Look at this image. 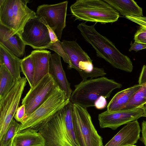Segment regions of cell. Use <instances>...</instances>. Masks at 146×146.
I'll return each mask as SVG.
<instances>
[{
    "instance_id": "cell-1",
    "label": "cell",
    "mask_w": 146,
    "mask_h": 146,
    "mask_svg": "<svg viewBox=\"0 0 146 146\" xmlns=\"http://www.w3.org/2000/svg\"><path fill=\"white\" fill-rule=\"evenodd\" d=\"M96 24L89 25L82 22L77 28L84 39L95 50L98 57L104 59L115 68L132 72L133 66L129 58L122 54L111 41L96 30Z\"/></svg>"
},
{
    "instance_id": "cell-2",
    "label": "cell",
    "mask_w": 146,
    "mask_h": 146,
    "mask_svg": "<svg viewBox=\"0 0 146 146\" xmlns=\"http://www.w3.org/2000/svg\"><path fill=\"white\" fill-rule=\"evenodd\" d=\"M72 103L70 101L40 130L44 146H79L74 131Z\"/></svg>"
},
{
    "instance_id": "cell-3",
    "label": "cell",
    "mask_w": 146,
    "mask_h": 146,
    "mask_svg": "<svg viewBox=\"0 0 146 146\" xmlns=\"http://www.w3.org/2000/svg\"><path fill=\"white\" fill-rule=\"evenodd\" d=\"M122 86L113 80L104 76L82 80L74 86L70 101L86 108L93 107L100 97L108 98L113 90Z\"/></svg>"
},
{
    "instance_id": "cell-4",
    "label": "cell",
    "mask_w": 146,
    "mask_h": 146,
    "mask_svg": "<svg viewBox=\"0 0 146 146\" xmlns=\"http://www.w3.org/2000/svg\"><path fill=\"white\" fill-rule=\"evenodd\" d=\"M70 102V99L57 86L45 102L20 123L18 133L27 129L39 131Z\"/></svg>"
},
{
    "instance_id": "cell-5",
    "label": "cell",
    "mask_w": 146,
    "mask_h": 146,
    "mask_svg": "<svg viewBox=\"0 0 146 146\" xmlns=\"http://www.w3.org/2000/svg\"><path fill=\"white\" fill-rule=\"evenodd\" d=\"M75 20L102 24L117 21L119 13L104 0H77L70 6Z\"/></svg>"
},
{
    "instance_id": "cell-6",
    "label": "cell",
    "mask_w": 146,
    "mask_h": 146,
    "mask_svg": "<svg viewBox=\"0 0 146 146\" xmlns=\"http://www.w3.org/2000/svg\"><path fill=\"white\" fill-rule=\"evenodd\" d=\"M74 131L79 146H103L86 108L72 103Z\"/></svg>"
},
{
    "instance_id": "cell-7",
    "label": "cell",
    "mask_w": 146,
    "mask_h": 146,
    "mask_svg": "<svg viewBox=\"0 0 146 146\" xmlns=\"http://www.w3.org/2000/svg\"><path fill=\"white\" fill-rule=\"evenodd\" d=\"M61 43L70 62L68 68L76 70L82 80L106 74L103 68L94 66L92 60L76 41L64 40Z\"/></svg>"
},
{
    "instance_id": "cell-8",
    "label": "cell",
    "mask_w": 146,
    "mask_h": 146,
    "mask_svg": "<svg viewBox=\"0 0 146 146\" xmlns=\"http://www.w3.org/2000/svg\"><path fill=\"white\" fill-rule=\"evenodd\" d=\"M27 80L22 77L4 98L0 101V140L6 133L19 108L20 101Z\"/></svg>"
},
{
    "instance_id": "cell-9",
    "label": "cell",
    "mask_w": 146,
    "mask_h": 146,
    "mask_svg": "<svg viewBox=\"0 0 146 146\" xmlns=\"http://www.w3.org/2000/svg\"><path fill=\"white\" fill-rule=\"evenodd\" d=\"M68 2L65 1L54 4H43L37 8V17L53 31L60 40L66 26V17Z\"/></svg>"
},
{
    "instance_id": "cell-10",
    "label": "cell",
    "mask_w": 146,
    "mask_h": 146,
    "mask_svg": "<svg viewBox=\"0 0 146 146\" xmlns=\"http://www.w3.org/2000/svg\"><path fill=\"white\" fill-rule=\"evenodd\" d=\"M57 86L48 74L36 86L30 88L22 100V105L25 107L26 117L45 102Z\"/></svg>"
},
{
    "instance_id": "cell-11",
    "label": "cell",
    "mask_w": 146,
    "mask_h": 146,
    "mask_svg": "<svg viewBox=\"0 0 146 146\" xmlns=\"http://www.w3.org/2000/svg\"><path fill=\"white\" fill-rule=\"evenodd\" d=\"M21 36L26 45L36 50L46 48L51 42L46 26L37 17L27 23Z\"/></svg>"
},
{
    "instance_id": "cell-12",
    "label": "cell",
    "mask_w": 146,
    "mask_h": 146,
    "mask_svg": "<svg viewBox=\"0 0 146 146\" xmlns=\"http://www.w3.org/2000/svg\"><path fill=\"white\" fill-rule=\"evenodd\" d=\"M143 106L132 110L114 112L106 110L102 112L98 116L100 127L102 128H109L115 130L121 125L137 120L143 117Z\"/></svg>"
},
{
    "instance_id": "cell-13",
    "label": "cell",
    "mask_w": 146,
    "mask_h": 146,
    "mask_svg": "<svg viewBox=\"0 0 146 146\" xmlns=\"http://www.w3.org/2000/svg\"><path fill=\"white\" fill-rule=\"evenodd\" d=\"M141 131L137 120L124 126L104 146H128L136 143Z\"/></svg>"
},
{
    "instance_id": "cell-14",
    "label": "cell",
    "mask_w": 146,
    "mask_h": 146,
    "mask_svg": "<svg viewBox=\"0 0 146 146\" xmlns=\"http://www.w3.org/2000/svg\"><path fill=\"white\" fill-rule=\"evenodd\" d=\"M29 1L28 0H13L15 32L21 36L27 23L37 17L36 13L27 6Z\"/></svg>"
},
{
    "instance_id": "cell-15",
    "label": "cell",
    "mask_w": 146,
    "mask_h": 146,
    "mask_svg": "<svg viewBox=\"0 0 146 146\" xmlns=\"http://www.w3.org/2000/svg\"><path fill=\"white\" fill-rule=\"evenodd\" d=\"M61 56L56 53L51 54L49 60L48 74L57 85L70 99L72 91L66 77L61 60Z\"/></svg>"
},
{
    "instance_id": "cell-16",
    "label": "cell",
    "mask_w": 146,
    "mask_h": 146,
    "mask_svg": "<svg viewBox=\"0 0 146 146\" xmlns=\"http://www.w3.org/2000/svg\"><path fill=\"white\" fill-rule=\"evenodd\" d=\"M0 43L19 58L24 56L26 45L21 36L1 24Z\"/></svg>"
},
{
    "instance_id": "cell-17",
    "label": "cell",
    "mask_w": 146,
    "mask_h": 146,
    "mask_svg": "<svg viewBox=\"0 0 146 146\" xmlns=\"http://www.w3.org/2000/svg\"><path fill=\"white\" fill-rule=\"evenodd\" d=\"M51 52L45 50H35L30 54L35 70L33 87L48 74Z\"/></svg>"
},
{
    "instance_id": "cell-18",
    "label": "cell",
    "mask_w": 146,
    "mask_h": 146,
    "mask_svg": "<svg viewBox=\"0 0 146 146\" xmlns=\"http://www.w3.org/2000/svg\"><path fill=\"white\" fill-rule=\"evenodd\" d=\"M45 141L41 133L27 129L17 133L12 141V146H44Z\"/></svg>"
},
{
    "instance_id": "cell-19",
    "label": "cell",
    "mask_w": 146,
    "mask_h": 146,
    "mask_svg": "<svg viewBox=\"0 0 146 146\" xmlns=\"http://www.w3.org/2000/svg\"><path fill=\"white\" fill-rule=\"evenodd\" d=\"M141 86L139 84L135 85L117 93L107 105V111L114 112L122 110Z\"/></svg>"
},
{
    "instance_id": "cell-20",
    "label": "cell",
    "mask_w": 146,
    "mask_h": 146,
    "mask_svg": "<svg viewBox=\"0 0 146 146\" xmlns=\"http://www.w3.org/2000/svg\"><path fill=\"white\" fill-rule=\"evenodd\" d=\"M123 16L143 17V10L133 0H104Z\"/></svg>"
},
{
    "instance_id": "cell-21",
    "label": "cell",
    "mask_w": 146,
    "mask_h": 146,
    "mask_svg": "<svg viewBox=\"0 0 146 146\" xmlns=\"http://www.w3.org/2000/svg\"><path fill=\"white\" fill-rule=\"evenodd\" d=\"M21 60L0 43V63L5 65L16 81L21 78Z\"/></svg>"
},
{
    "instance_id": "cell-22",
    "label": "cell",
    "mask_w": 146,
    "mask_h": 146,
    "mask_svg": "<svg viewBox=\"0 0 146 146\" xmlns=\"http://www.w3.org/2000/svg\"><path fill=\"white\" fill-rule=\"evenodd\" d=\"M16 81L5 65L0 63V101L6 96Z\"/></svg>"
},
{
    "instance_id": "cell-23",
    "label": "cell",
    "mask_w": 146,
    "mask_h": 146,
    "mask_svg": "<svg viewBox=\"0 0 146 146\" xmlns=\"http://www.w3.org/2000/svg\"><path fill=\"white\" fill-rule=\"evenodd\" d=\"M0 24L15 32L13 0H0Z\"/></svg>"
},
{
    "instance_id": "cell-24",
    "label": "cell",
    "mask_w": 146,
    "mask_h": 146,
    "mask_svg": "<svg viewBox=\"0 0 146 146\" xmlns=\"http://www.w3.org/2000/svg\"><path fill=\"white\" fill-rule=\"evenodd\" d=\"M146 102V83L141 85L121 111L132 110L143 106Z\"/></svg>"
},
{
    "instance_id": "cell-25",
    "label": "cell",
    "mask_w": 146,
    "mask_h": 146,
    "mask_svg": "<svg viewBox=\"0 0 146 146\" xmlns=\"http://www.w3.org/2000/svg\"><path fill=\"white\" fill-rule=\"evenodd\" d=\"M21 69L28 81L30 88H33L35 70L30 54L21 60Z\"/></svg>"
},
{
    "instance_id": "cell-26",
    "label": "cell",
    "mask_w": 146,
    "mask_h": 146,
    "mask_svg": "<svg viewBox=\"0 0 146 146\" xmlns=\"http://www.w3.org/2000/svg\"><path fill=\"white\" fill-rule=\"evenodd\" d=\"M20 125L14 118L1 139L0 140V146H8L11 143L16 134L18 133Z\"/></svg>"
},
{
    "instance_id": "cell-27",
    "label": "cell",
    "mask_w": 146,
    "mask_h": 146,
    "mask_svg": "<svg viewBox=\"0 0 146 146\" xmlns=\"http://www.w3.org/2000/svg\"><path fill=\"white\" fill-rule=\"evenodd\" d=\"M46 48L52 50L55 53L58 54L62 57L64 62L68 64V66L70 65L69 58L63 48L61 42L58 40L56 42L50 43Z\"/></svg>"
},
{
    "instance_id": "cell-28",
    "label": "cell",
    "mask_w": 146,
    "mask_h": 146,
    "mask_svg": "<svg viewBox=\"0 0 146 146\" xmlns=\"http://www.w3.org/2000/svg\"><path fill=\"white\" fill-rule=\"evenodd\" d=\"M26 117L25 107L22 104L17 109L14 118L17 121L21 123Z\"/></svg>"
},
{
    "instance_id": "cell-29",
    "label": "cell",
    "mask_w": 146,
    "mask_h": 146,
    "mask_svg": "<svg viewBox=\"0 0 146 146\" xmlns=\"http://www.w3.org/2000/svg\"><path fill=\"white\" fill-rule=\"evenodd\" d=\"M134 39L137 42L146 39V28L140 26L135 34Z\"/></svg>"
},
{
    "instance_id": "cell-30",
    "label": "cell",
    "mask_w": 146,
    "mask_h": 146,
    "mask_svg": "<svg viewBox=\"0 0 146 146\" xmlns=\"http://www.w3.org/2000/svg\"><path fill=\"white\" fill-rule=\"evenodd\" d=\"M106 99L103 96H100L95 102L94 106L96 108L99 110L104 108L107 105Z\"/></svg>"
},
{
    "instance_id": "cell-31",
    "label": "cell",
    "mask_w": 146,
    "mask_h": 146,
    "mask_svg": "<svg viewBox=\"0 0 146 146\" xmlns=\"http://www.w3.org/2000/svg\"><path fill=\"white\" fill-rule=\"evenodd\" d=\"M131 46L129 51H135L137 52L143 49L146 48V44L135 41L133 43L131 42L130 44Z\"/></svg>"
},
{
    "instance_id": "cell-32",
    "label": "cell",
    "mask_w": 146,
    "mask_h": 146,
    "mask_svg": "<svg viewBox=\"0 0 146 146\" xmlns=\"http://www.w3.org/2000/svg\"><path fill=\"white\" fill-rule=\"evenodd\" d=\"M138 82L141 85L146 83V65H143L142 68Z\"/></svg>"
},
{
    "instance_id": "cell-33",
    "label": "cell",
    "mask_w": 146,
    "mask_h": 146,
    "mask_svg": "<svg viewBox=\"0 0 146 146\" xmlns=\"http://www.w3.org/2000/svg\"><path fill=\"white\" fill-rule=\"evenodd\" d=\"M142 136L140 140L146 146V121H143L141 124Z\"/></svg>"
},
{
    "instance_id": "cell-34",
    "label": "cell",
    "mask_w": 146,
    "mask_h": 146,
    "mask_svg": "<svg viewBox=\"0 0 146 146\" xmlns=\"http://www.w3.org/2000/svg\"><path fill=\"white\" fill-rule=\"evenodd\" d=\"M143 117H146V108L143 107Z\"/></svg>"
},
{
    "instance_id": "cell-35",
    "label": "cell",
    "mask_w": 146,
    "mask_h": 146,
    "mask_svg": "<svg viewBox=\"0 0 146 146\" xmlns=\"http://www.w3.org/2000/svg\"><path fill=\"white\" fill-rule=\"evenodd\" d=\"M138 42H140V43H144L145 44H146V39L143 40H140Z\"/></svg>"
},
{
    "instance_id": "cell-36",
    "label": "cell",
    "mask_w": 146,
    "mask_h": 146,
    "mask_svg": "<svg viewBox=\"0 0 146 146\" xmlns=\"http://www.w3.org/2000/svg\"><path fill=\"white\" fill-rule=\"evenodd\" d=\"M143 107L146 108V102L145 103Z\"/></svg>"
},
{
    "instance_id": "cell-37",
    "label": "cell",
    "mask_w": 146,
    "mask_h": 146,
    "mask_svg": "<svg viewBox=\"0 0 146 146\" xmlns=\"http://www.w3.org/2000/svg\"><path fill=\"white\" fill-rule=\"evenodd\" d=\"M136 146V145H129V146Z\"/></svg>"
},
{
    "instance_id": "cell-38",
    "label": "cell",
    "mask_w": 146,
    "mask_h": 146,
    "mask_svg": "<svg viewBox=\"0 0 146 146\" xmlns=\"http://www.w3.org/2000/svg\"><path fill=\"white\" fill-rule=\"evenodd\" d=\"M8 146H12V142L11 143V144Z\"/></svg>"
}]
</instances>
